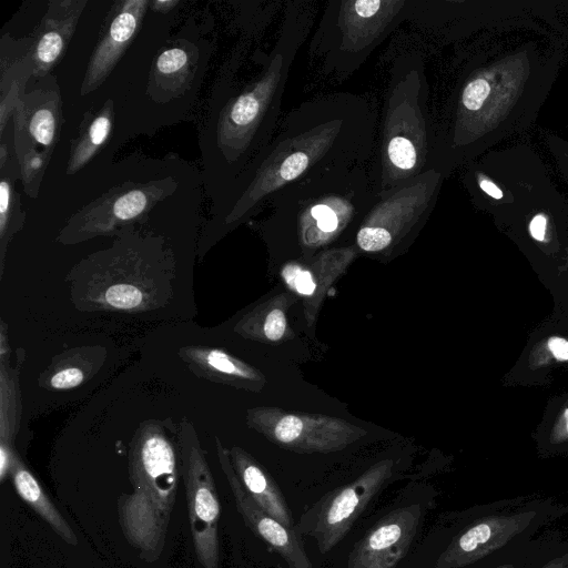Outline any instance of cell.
<instances>
[{"instance_id": "obj_1", "label": "cell", "mask_w": 568, "mask_h": 568, "mask_svg": "<svg viewBox=\"0 0 568 568\" xmlns=\"http://www.w3.org/2000/svg\"><path fill=\"white\" fill-rule=\"evenodd\" d=\"M567 513L568 504L532 494L442 514L409 568H487Z\"/></svg>"}, {"instance_id": "obj_2", "label": "cell", "mask_w": 568, "mask_h": 568, "mask_svg": "<svg viewBox=\"0 0 568 568\" xmlns=\"http://www.w3.org/2000/svg\"><path fill=\"white\" fill-rule=\"evenodd\" d=\"M437 494L429 487L399 493L372 518L332 568H409Z\"/></svg>"}, {"instance_id": "obj_3", "label": "cell", "mask_w": 568, "mask_h": 568, "mask_svg": "<svg viewBox=\"0 0 568 568\" xmlns=\"http://www.w3.org/2000/svg\"><path fill=\"white\" fill-rule=\"evenodd\" d=\"M392 476L388 464L376 465L352 483L323 496L301 516L295 530L301 537L312 538L321 555L328 554L344 541Z\"/></svg>"}, {"instance_id": "obj_4", "label": "cell", "mask_w": 568, "mask_h": 568, "mask_svg": "<svg viewBox=\"0 0 568 568\" xmlns=\"http://www.w3.org/2000/svg\"><path fill=\"white\" fill-rule=\"evenodd\" d=\"M178 438L195 554L203 568H220L221 507L215 484L190 422L180 423Z\"/></svg>"}, {"instance_id": "obj_5", "label": "cell", "mask_w": 568, "mask_h": 568, "mask_svg": "<svg viewBox=\"0 0 568 568\" xmlns=\"http://www.w3.org/2000/svg\"><path fill=\"white\" fill-rule=\"evenodd\" d=\"M131 481L169 518L179 483L175 449L164 430L154 422L143 423L131 442L129 455Z\"/></svg>"}, {"instance_id": "obj_6", "label": "cell", "mask_w": 568, "mask_h": 568, "mask_svg": "<svg viewBox=\"0 0 568 568\" xmlns=\"http://www.w3.org/2000/svg\"><path fill=\"white\" fill-rule=\"evenodd\" d=\"M216 449L236 509L246 526L280 556L286 568H315L298 532L265 513L245 491L235 474L230 453L222 446L219 438H216Z\"/></svg>"}, {"instance_id": "obj_7", "label": "cell", "mask_w": 568, "mask_h": 568, "mask_svg": "<svg viewBox=\"0 0 568 568\" xmlns=\"http://www.w3.org/2000/svg\"><path fill=\"white\" fill-rule=\"evenodd\" d=\"M148 1H126L114 16L106 34L91 58L83 89L90 91L110 73L121 53L133 38Z\"/></svg>"}, {"instance_id": "obj_8", "label": "cell", "mask_w": 568, "mask_h": 568, "mask_svg": "<svg viewBox=\"0 0 568 568\" xmlns=\"http://www.w3.org/2000/svg\"><path fill=\"white\" fill-rule=\"evenodd\" d=\"M230 457L240 483L251 498L281 524L295 529L284 495L272 478L241 449L233 448Z\"/></svg>"}, {"instance_id": "obj_9", "label": "cell", "mask_w": 568, "mask_h": 568, "mask_svg": "<svg viewBox=\"0 0 568 568\" xmlns=\"http://www.w3.org/2000/svg\"><path fill=\"white\" fill-rule=\"evenodd\" d=\"M9 475L20 498L45 520L65 542L73 546L78 545L74 531L17 453L13 456Z\"/></svg>"}, {"instance_id": "obj_10", "label": "cell", "mask_w": 568, "mask_h": 568, "mask_svg": "<svg viewBox=\"0 0 568 568\" xmlns=\"http://www.w3.org/2000/svg\"><path fill=\"white\" fill-rule=\"evenodd\" d=\"M276 81V73H268L252 91L241 95L227 113L224 133L247 131L261 115Z\"/></svg>"}, {"instance_id": "obj_11", "label": "cell", "mask_w": 568, "mask_h": 568, "mask_svg": "<svg viewBox=\"0 0 568 568\" xmlns=\"http://www.w3.org/2000/svg\"><path fill=\"white\" fill-rule=\"evenodd\" d=\"M181 357L199 375L213 377L251 378V371L241 362L216 348L189 346L180 351Z\"/></svg>"}, {"instance_id": "obj_12", "label": "cell", "mask_w": 568, "mask_h": 568, "mask_svg": "<svg viewBox=\"0 0 568 568\" xmlns=\"http://www.w3.org/2000/svg\"><path fill=\"white\" fill-rule=\"evenodd\" d=\"M0 445L13 447L20 418L19 387L9 369V355H0Z\"/></svg>"}, {"instance_id": "obj_13", "label": "cell", "mask_w": 568, "mask_h": 568, "mask_svg": "<svg viewBox=\"0 0 568 568\" xmlns=\"http://www.w3.org/2000/svg\"><path fill=\"white\" fill-rule=\"evenodd\" d=\"M315 151L316 148L306 152L305 150L294 151L280 163L274 164L258 179L251 197L258 199L284 183L298 178L310 165Z\"/></svg>"}, {"instance_id": "obj_14", "label": "cell", "mask_w": 568, "mask_h": 568, "mask_svg": "<svg viewBox=\"0 0 568 568\" xmlns=\"http://www.w3.org/2000/svg\"><path fill=\"white\" fill-rule=\"evenodd\" d=\"M558 539L555 535L535 536L487 568H535Z\"/></svg>"}, {"instance_id": "obj_15", "label": "cell", "mask_w": 568, "mask_h": 568, "mask_svg": "<svg viewBox=\"0 0 568 568\" xmlns=\"http://www.w3.org/2000/svg\"><path fill=\"white\" fill-rule=\"evenodd\" d=\"M24 121V134L28 146L40 145L42 148H51L58 130L57 114L53 106L40 105L32 110L29 114L22 112ZM27 150L24 154L29 152ZM23 154V155H24Z\"/></svg>"}, {"instance_id": "obj_16", "label": "cell", "mask_w": 568, "mask_h": 568, "mask_svg": "<svg viewBox=\"0 0 568 568\" xmlns=\"http://www.w3.org/2000/svg\"><path fill=\"white\" fill-rule=\"evenodd\" d=\"M110 130L111 110L108 108L91 122L87 133L77 145L70 161V172L77 171L91 159L108 139Z\"/></svg>"}, {"instance_id": "obj_17", "label": "cell", "mask_w": 568, "mask_h": 568, "mask_svg": "<svg viewBox=\"0 0 568 568\" xmlns=\"http://www.w3.org/2000/svg\"><path fill=\"white\" fill-rule=\"evenodd\" d=\"M149 205L148 194L139 189L120 195L109 212V225L114 222L128 221L141 214Z\"/></svg>"}, {"instance_id": "obj_18", "label": "cell", "mask_w": 568, "mask_h": 568, "mask_svg": "<svg viewBox=\"0 0 568 568\" xmlns=\"http://www.w3.org/2000/svg\"><path fill=\"white\" fill-rule=\"evenodd\" d=\"M64 44V36L55 28L48 29L42 33L34 50V61L38 70L45 71L49 69L60 57Z\"/></svg>"}, {"instance_id": "obj_19", "label": "cell", "mask_w": 568, "mask_h": 568, "mask_svg": "<svg viewBox=\"0 0 568 568\" xmlns=\"http://www.w3.org/2000/svg\"><path fill=\"white\" fill-rule=\"evenodd\" d=\"M387 154L393 165L400 170H410L417 161L414 144L404 136H394L387 146Z\"/></svg>"}, {"instance_id": "obj_20", "label": "cell", "mask_w": 568, "mask_h": 568, "mask_svg": "<svg viewBox=\"0 0 568 568\" xmlns=\"http://www.w3.org/2000/svg\"><path fill=\"white\" fill-rule=\"evenodd\" d=\"M85 376L87 373L80 365L67 362L49 376V386L57 390L71 389L81 385Z\"/></svg>"}, {"instance_id": "obj_21", "label": "cell", "mask_w": 568, "mask_h": 568, "mask_svg": "<svg viewBox=\"0 0 568 568\" xmlns=\"http://www.w3.org/2000/svg\"><path fill=\"white\" fill-rule=\"evenodd\" d=\"M490 93V84L485 78L469 81L462 94V102L466 110L476 112L485 104Z\"/></svg>"}, {"instance_id": "obj_22", "label": "cell", "mask_w": 568, "mask_h": 568, "mask_svg": "<svg viewBox=\"0 0 568 568\" xmlns=\"http://www.w3.org/2000/svg\"><path fill=\"white\" fill-rule=\"evenodd\" d=\"M341 202L337 204L333 203H318L311 207L310 215L316 221V226L324 233L334 232L339 224V215L337 210L341 206Z\"/></svg>"}, {"instance_id": "obj_23", "label": "cell", "mask_w": 568, "mask_h": 568, "mask_svg": "<svg viewBox=\"0 0 568 568\" xmlns=\"http://www.w3.org/2000/svg\"><path fill=\"white\" fill-rule=\"evenodd\" d=\"M282 275L285 282L300 294L311 295L315 291L312 274L298 265H286L283 268Z\"/></svg>"}, {"instance_id": "obj_24", "label": "cell", "mask_w": 568, "mask_h": 568, "mask_svg": "<svg viewBox=\"0 0 568 568\" xmlns=\"http://www.w3.org/2000/svg\"><path fill=\"white\" fill-rule=\"evenodd\" d=\"M186 62V52L180 48H172L158 58L156 68L162 74H173L184 68Z\"/></svg>"}, {"instance_id": "obj_25", "label": "cell", "mask_w": 568, "mask_h": 568, "mask_svg": "<svg viewBox=\"0 0 568 568\" xmlns=\"http://www.w3.org/2000/svg\"><path fill=\"white\" fill-rule=\"evenodd\" d=\"M303 432V422L293 415L284 416L274 429L275 437L278 442L290 444L295 442Z\"/></svg>"}, {"instance_id": "obj_26", "label": "cell", "mask_w": 568, "mask_h": 568, "mask_svg": "<svg viewBox=\"0 0 568 568\" xmlns=\"http://www.w3.org/2000/svg\"><path fill=\"white\" fill-rule=\"evenodd\" d=\"M12 204V189L8 179L3 178L0 184V237L3 243L6 233L9 232V220Z\"/></svg>"}, {"instance_id": "obj_27", "label": "cell", "mask_w": 568, "mask_h": 568, "mask_svg": "<svg viewBox=\"0 0 568 568\" xmlns=\"http://www.w3.org/2000/svg\"><path fill=\"white\" fill-rule=\"evenodd\" d=\"M535 568H568V541L559 538Z\"/></svg>"}, {"instance_id": "obj_28", "label": "cell", "mask_w": 568, "mask_h": 568, "mask_svg": "<svg viewBox=\"0 0 568 568\" xmlns=\"http://www.w3.org/2000/svg\"><path fill=\"white\" fill-rule=\"evenodd\" d=\"M286 320L284 313L275 308L271 311L264 322V334L271 341L280 339L285 331Z\"/></svg>"}, {"instance_id": "obj_29", "label": "cell", "mask_w": 568, "mask_h": 568, "mask_svg": "<svg viewBox=\"0 0 568 568\" xmlns=\"http://www.w3.org/2000/svg\"><path fill=\"white\" fill-rule=\"evenodd\" d=\"M547 219L544 214H537L530 221L529 231L535 240L542 241L545 239Z\"/></svg>"}, {"instance_id": "obj_30", "label": "cell", "mask_w": 568, "mask_h": 568, "mask_svg": "<svg viewBox=\"0 0 568 568\" xmlns=\"http://www.w3.org/2000/svg\"><path fill=\"white\" fill-rule=\"evenodd\" d=\"M548 346L552 355L560 361L568 359V342L561 337H551Z\"/></svg>"}, {"instance_id": "obj_31", "label": "cell", "mask_w": 568, "mask_h": 568, "mask_svg": "<svg viewBox=\"0 0 568 568\" xmlns=\"http://www.w3.org/2000/svg\"><path fill=\"white\" fill-rule=\"evenodd\" d=\"M479 186L485 193L494 199H501L504 195L501 190L488 179H481L479 181Z\"/></svg>"}, {"instance_id": "obj_32", "label": "cell", "mask_w": 568, "mask_h": 568, "mask_svg": "<svg viewBox=\"0 0 568 568\" xmlns=\"http://www.w3.org/2000/svg\"><path fill=\"white\" fill-rule=\"evenodd\" d=\"M564 426L561 428V437H560V442L565 438H568V409L565 410L564 415H562V419H561Z\"/></svg>"}, {"instance_id": "obj_33", "label": "cell", "mask_w": 568, "mask_h": 568, "mask_svg": "<svg viewBox=\"0 0 568 568\" xmlns=\"http://www.w3.org/2000/svg\"><path fill=\"white\" fill-rule=\"evenodd\" d=\"M154 4L160 9H169L170 7L176 4V1H155Z\"/></svg>"}]
</instances>
